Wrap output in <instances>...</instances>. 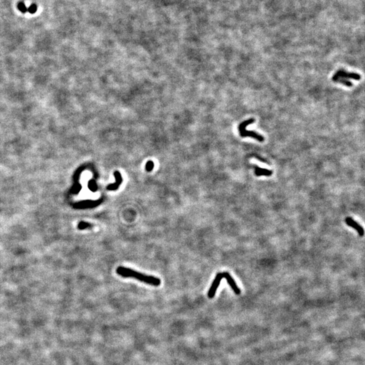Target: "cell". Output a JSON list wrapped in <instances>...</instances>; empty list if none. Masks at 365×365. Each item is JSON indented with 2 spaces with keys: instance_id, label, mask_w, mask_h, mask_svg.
I'll list each match as a JSON object with an SVG mask.
<instances>
[{
  "instance_id": "1",
  "label": "cell",
  "mask_w": 365,
  "mask_h": 365,
  "mask_svg": "<svg viewBox=\"0 0 365 365\" xmlns=\"http://www.w3.org/2000/svg\"><path fill=\"white\" fill-rule=\"evenodd\" d=\"M116 273L118 275L123 277H133L139 281L154 286H159L161 283L160 279L157 277L143 275L141 273L137 272L135 270L124 267V266H118L116 269Z\"/></svg>"
},
{
  "instance_id": "2",
  "label": "cell",
  "mask_w": 365,
  "mask_h": 365,
  "mask_svg": "<svg viewBox=\"0 0 365 365\" xmlns=\"http://www.w3.org/2000/svg\"><path fill=\"white\" fill-rule=\"evenodd\" d=\"M255 122V119L254 118H250V119L246 120L245 121H243V122H241L240 125H239V135H240L241 137H252L256 139L257 141H258L260 142H263L265 140V138L263 135H260L258 133H256V131H248V130H246V127L248 125L252 124Z\"/></svg>"
},
{
  "instance_id": "3",
  "label": "cell",
  "mask_w": 365,
  "mask_h": 365,
  "mask_svg": "<svg viewBox=\"0 0 365 365\" xmlns=\"http://www.w3.org/2000/svg\"><path fill=\"white\" fill-rule=\"evenodd\" d=\"M338 78H343V79H351L354 80H358L361 79V76L355 73H349L344 70H339L337 71L334 76L332 77V80L335 81Z\"/></svg>"
},
{
  "instance_id": "4",
  "label": "cell",
  "mask_w": 365,
  "mask_h": 365,
  "mask_svg": "<svg viewBox=\"0 0 365 365\" xmlns=\"http://www.w3.org/2000/svg\"><path fill=\"white\" fill-rule=\"evenodd\" d=\"M223 278V273H218V274L216 275V277L214 280V281L212 282V285L210 287L209 291L208 292V297L209 298L212 299L215 296V294H216V292L217 290H218V287L220 285L221 282L222 281V279Z\"/></svg>"
},
{
  "instance_id": "5",
  "label": "cell",
  "mask_w": 365,
  "mask_h": 365,
  "mask_svg": "<svg viewBox=\"0 0 365 365\" xmlns=\"http://www.w3.org/2000/svg\"><path fill=\"white\" fill-rule=\"evenodd\" d=\"M222 273H223V277H225V279H226V280H227L228 284H229V285L231 286V287L232 288V290H233L235 294L237 295L240 294H241L240 289H239V287L237 285V283H236V281H234V279H233V277L231 276L229 273L227 272Z\"/></svg>"
},
{
  "instance_id": "6",
  "label": "cell",
  "mask_w": 365,
  "mask_h": 365,
  "mask_svg": "<svg viewBox=\"0 0 365 365\" xmlns=\"http://www.w3.org/2000/svg\"><path fill=\"white\" fill-rule=\"evenodd\" d=\"M346 222L347 223V225L356 230V231L358 233V234H359L360 236H364L363 228H362L360 225H358V223L356 222L355 221H354L352 218H350V217H348V218H346Z\"/></svg>"
},
{
  "instance_id": "7",
  "label": "cell",
  "mask_w": 365,
  "mask_h": 365,
  "mask_svg": "<svg viewBox=\"0 0 365 365\" xmlns=\"http://www.w3.org/2000/svg\"><path fill=\"white\" fill-rule=\"evenodd\" d=\"M115 179H116V182L115 183H112V184L109 185L107 187V189L109 190V191H115V190L118 189V187H119L120 185L122 183V178L121 176V174H120L119 172H118V171L115 172Z\"/></svg>"
},
{
  "instance_id": "8",
  "label": "cell",
  "mask_w": 365,
  "mask_h": 365,
  "mask_svg": "<svg viewBox=\"0 0 365 365\" xmlns=\"http://www.w3.org/2000/svg\"><path fill=\"white\" fill-rule=\"evenodd\" d=\"M273 174L272 171L270 170L266 169H263V168H260L258 166L255 167V174L256 176H270Z\"/></svg>"
},
{
  "instance_id": "9",
  "label": "cell",
  "mask_w": 365,
  "mask_h": 365,
  "mask_svg": "<svg viewBox=\"0 0 365 365\" xmlns=\"http://www.w3.org/2000/svg\"><path fill=\"white\" fill-rule=\"evenodd\" d=\"M334 82H337V83H339L343 84L344 85L347 86V87H351L352 86V83L351 82H350V80H346L345 79H343V78H338L336 80H335Z\"/></svg>"
},
{
  "instance_id": "10",
  "label": "cell",
  "mask_w": 365,
  "mask_h": 365,
  "mask_svg": "<svg viewBox=\"0 0 365 365\" xmlns=\"http://www.w3.org/2000/svg\"><path fill=\"white\" fill-rule=\"evenodd\" d=\"M18 10L21 11L22 13H23V14L27 12V8H26V5L24 4L23 1H20L19 3L18 4Z\"/></svg>"
},
{
  "instance_id": "11",
  "label": "cell",
  "mask_w": 365,
  "mask_h": 365,
  "mask_svg": "<svg viewBox=\"0 0 365 365\" xmlns=\"http://www.w3.org/2000/svg\"><path fill=\"white\" fill-rule=\"evenodd\" d=\"M27 11L29 13H30V14H35V13L37 11V6L35 4H31V5L27 8Z\"/></svg>"
},
{
  "instance_id": "12",
  "label": "cell",
  "mask_w": 365,
  "mask_h": 365,
  "mask_svg": "<svg viewBox=\"0 0 365 365\" xmlns=\"http://www.w3.org/2000/svg\"><path fill=\"white\" fill-rule=\"evenodd\" d=\"M154 166V163L152 162V161H149V162H147V164H146V167H145V169H146V171H151L153 169Z\"/></svg>"
},
{
  "instance_id": "13",
  "label": "cell",
  "mask_w": 365,
  "mask_h": 365,
  "mask_svg": "<svg viewBox=\"0 0 365 365\" xmlns=\"http://www.w3.org/2000/svg\"><path fill=\"white\" fill-rule=\"evenodd\" d=\"M89 226H90V225H89V223L81 222V223L79 224V229H85V228H87V227H89Z\"/></svg>"
}]
</instances>
